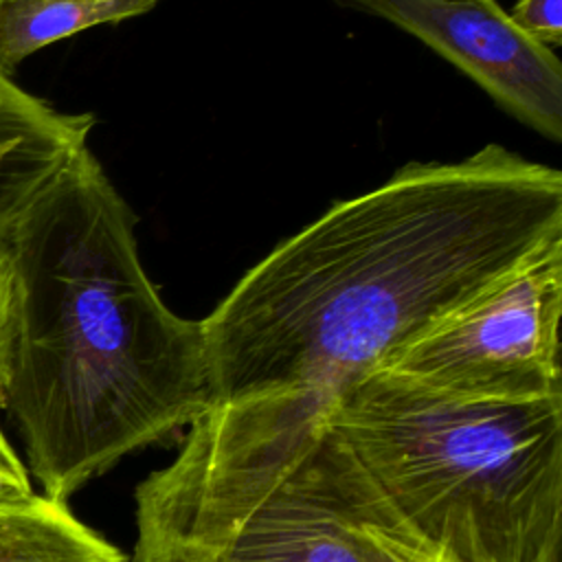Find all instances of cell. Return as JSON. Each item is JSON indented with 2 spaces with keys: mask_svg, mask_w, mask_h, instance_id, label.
<instances>
[{
  "mask_svg": "<svg viewBox=\"0 0 562 562\" xmlns=\"http://www.w3.org/2000/svg\"><path fill=\"white\" fill-rule=\"evenodd\" d=\"M555 244V167L496 143L452 162H406L279 241L200 321L211 406L314 415Z\"/></svg>",
  "mask_w": 562,
  "mask_h": 562,
  "instance_id": "obj_1",
  "label": "cell"
},
{
  "mask_svg": "<svg viewBox=\"0 0 562 562\" xmlns=\"http://www.w3.org/2000/svg\"><path fill=\"white\" fill-rule=\"evenodd\" d=\"M136 222L88 145L4 241L20 316L2 406L55 501L211 406L202 323L149 281Z\"/></svg>",
  "mask_w": 562,
  "mask_h": 562,
  "instance_id": "obj_2",
  "label": "cell"
},
{
  "mask_svg": "<svg viewBox=\"0 0 562 562\" xmlns=\"http://www.w3.org/2000/svg\"><path fill=\"white\" fill-rule=\"evenodd\" d=\"M132 562H452L321 417L209 406L134 492Z\"/></svg>",
  "mask_w": 562,
  "mask_h": 562,
  "instance_id": "obj_3",
  "label": "cell"
},
{
  "mask_svg": "<svg viewBox=\"0 0 562 562\" xmlns=\"http://www.w3.org/2000/svg\"><path fill=\"white\" fill-rule=\"evenodd\" d=\"M318 413L452 562H560L562 395L454 397L371 369Z\"/></svg>",
  "mask_w": 562,
  "mask_h": 562,
  "instance_id": "obj_4",
  "label": "cell"
},
{
  "mask_svg": "<svg viewBox=\"0 0 562 562\" xmlns=\"http://www.w3.org/2000/svg\"><path fill=\"white\" fill-rule=\"evenodd\" d=\"M562 244L393 349L373 369L472 400L562 395Z\"/></svg>",
  "mask_w": 562,
  "mask_h": 562,
  "instance_id": "obj_5",
  "label": "cell"
},
{
  "mask_svg": "<svg viewBox=\"0 0 562 562\" xmlns=\"http://www.w3.org/2000/svg\"><path fill=\"white\" fill-rule=\"evenodd\" d=\"M417 37L479 83L509 116L562 140V64L527 37L494 2L479 0H334Z\"/></svg>",
  "mask_w": 562,
  "mask_h": 562,
  "instance_id": "obj_6",
  "label": "cell"
},
{
  "mask_svg": "<svg viewBox=\"0 0 562 562\" xmlns=\"http://www.w3.org/2000/svg\"><path fill=\"white\" fill-rule=\"evenodd\" d=\"M90 112L68 114L0 72V241L88 147Z\"/></svg>",
  "mask_w": 562,
  "mask_h": 562,
  "instance_id": "obj_7",
  "label": "cell"
},
{
  "mask_svg": "<svg viewBox=\"0 0 562 562\" xmlns=\"http://www.w3.org/2000/svg\"><path fill=\"white\" fill-rule=\"evenodd\" d=\"M0 562H127L86 527L64 501L46 494L0 501Z\"/></svg>",
  "mask_w": 562,
  "mask_h": 562,
  "instance_id": "obj_8",
  "label": "cell"
},
{
  "mask_svg": "<svg viewBox=\"0 0 562 562\" xmlns=\"http://www.w3.org/2000/svg\"><path fill=\"white\" fill-rule=\"evenodd\" d=\"M158 0H0V72L33 53L101 24L149 13Z\"/></svg>",
  "mask_w": 562,
  "mask_h": 562,
  "instance_id": "obj_9",
  "label": "cell"
},
{
  "mask_svg": "<svg viewBox=\"0 0 562 562\" xmlns=\"http://www.w3.org/2000/svg\"><path fill=\"white\" fill-rule=\"evenodd\" d=\"M18 316H20V288L13 257L4 241H0V404L2 389L9 375L13 345L18 336Z\"/></svg>",
  "mask_w": 562,
  "mask_h": 562,
  "instance_id": "obj_10",
  "label": "cell"
},
{
  "mask_svg": "<svg viewBox=\"0 0 562 562\" xmlns=\"http://www.w3.org/2000/svg\"><path fill=\"white\" fill-rule=\"evenodd\" d=\"M507 15L540 46L553 50L562 44V0H516Z\"/></svg>",
  "mask_w": 562,
  "mask_h": 562,
  "instance_id": "obj_11",
  "label": "cell"
},
{
  "mask_svg": "<svg viewBox=\"0 0 562 562\" xmlns=\"http://www.w3.org/2000/svg\"><path fill=\"white\" fill-rule=\"evenodd\" d=\"M29 494H33L31 474L0 428V501L22 498Z\"/></svg>",
  "mask_w": 562,
  "mask_h": 562,
  "instance_id": "obj_12",
  "label": "cell"
},
{
  "mask_svg": "<svg viewBox=\"0 0 562 562\" xmlns=\"http://www.w3.org/2000/svg\"><path fill=\"white\" fill-rule=\"evenodd\" d=\"M479 2H487V4H494L496 0H479Z\"/></svg>",
  "mask_w": 562,
  "mask_h": 562,
  "instance_id": "obj_13",
  "label": "cell"
}]
</instances>
